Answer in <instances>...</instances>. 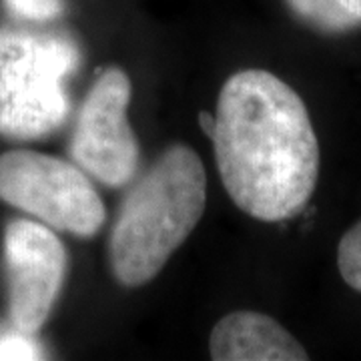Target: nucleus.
Instances as JSON below:
<instances>
[{
	"label": "nucleus",
	"mask_w": 361,
	"mask_h": 361,
	"mask_svg": "<svg viewBox=\"0 0 361 361\" xmlns=\"http://www.w3.org/2000/svg\"><path fill=\"white\" fill-rule=\"evenodd\" d=\"M4 263L13 325L35 336L49 319L65 281V245L49 227L14 219L4 231Z\"/></svg>",
	"instance_id": "obj_6"
},
{
	"label": "nucleus",
	"mask_w": 361,
	"mask_h": 361,
	"mask_svg": "<svg viewBox=\"0 0 361 361\" xmlns=\"http://www.w3.org/2000/svg\"><path fill=\"white\" fill-rule=\"evenodd\" d=\"M80 63L66 37L0 28V135L32 141L68 116L65 80Z\"/></svg>",
	"instance_id": "obj_3"
},
{
	"label": "nucleus",
	"mask_w": 361,
	"mask_h": 361,
	"mask_svg": "<svg viewBox=\"0 0 361 361\" xmlns=\"http://www.w3.org/2000/svg\"><path fill=\"white\" fill-rule=\"evenodd\" d=\"M209 351L215 361H305V348L283 325L257 311H233L215 323Z\"/></svg>",
	"instance_id": "obj_7"
},
{
	"label": "nucleus",
	"mask_w": 361,
	"mask_h": 361,
	"mask_svg": "<svg viewBox=\"0 0 361 361\" xmlns=\"http://www.w3.org/2000/svg\"><path fill=\"white\" fill-rule=\"evenodd\" d=\"M337 267L341 279L361 293V221L341 237L337 247Z\"/></svg>",
	"instance_id": "obj_9"
},
{
	"label": "nucleus",
	"mask_w": 361,
	"mask_h": 361,
	"mask_svg": "<svg viewBox=\"0 0 361 361\" xmlns=\"http://www.w3.org/2000/svg\"><path fill=\"white\" fill-rule=\"evenodd\" d=\"M199 125H201V129L205 133L207 137H211L213 135V129H215V115H211V113H207V111H201L199 113Z\"/></svg>",
	"instance_id": "obj_12"
},
{
	"label": "nucleus",
	"mask_w": 361,
	"mask_h": 361,
	"mask_svg": "<svg viewBox=\"0 0 361 361\" xmlns=\"http://www.w3.org/2000/svg\"><path fill=\"white\" fill-rule=\"evenodd\" d=\"M40 357H42V348L32 334L20 331L18 327L0 334V360H40Z\"/></svg>",
	"instance_id": "obj_10"
},
{
	"label": "nucleus",
	"mask_w": 361,
	"mask_h": 361,
	"mask_svg": "<svg viewBox=\"0 0 361 361\" xmlns=\"http://www.w3.org/2000/svg\"><path fill=\"white\" fill-rule=\"evenodd\" d=\"M8 11L28 20H51L63 13V0H4Z\"/></svg>",
	"instance_id": "obj_11"
},
{
	"label": "nucleus",
	"mask_w": 361,
	"mask_h": 361,
	"mask_svg": "<svg viewBox=\"0 0 361 361\" xmlns=\"http://www.w3.org/2000/svg\"><path fill=\"white\" fill-rule=\"evenodd\" d=\"M207 175L191 147L175 145L125 197L109 241L115 279L125 287L149 283L203 217Z\"/></svg>",
	"instance_id": "obj_2"
},
{
	"label": "nucleus",
	"mask_w": 361,
	"mask_h": 361,
	"mask_svg": "<svg viewBox=\"0 0 361 361\" xmlns=\"http://www.w3.org/2000/svg\"><path fill=\"white\" fill-rule=\"evenodd\" d=\"M301 23L325 35H341L361 26V0H285Z\"/></svg>",
	"instance_id": "obj_8"
},
{
	"label": "nucleus",
	"mask_w": 361,
	"mask_h": 361,
	"mask_svg": "<svg viewBox=\"0 0 361 361\" xmlns=\"http://www.w3.org/2000/svg\"><path fill=\"white\" fill-rule=\"evenodd\" d=\"M0 201L82 239L94 237L106 219L103 201L82 169L26 149L0 155Z\"/></svg>",
	"instance_id": "obj_4"
},
{
	"label": "nucleus",
	"mask_w": 361,
	"mask_h": 361,
	"mask_svg": "<svg viewBox=\"0 0 361 361\" xmlns=\"http://www.w3.org/2000/svg\"><path fill=\"white\" fill-rule=\"evenodd\" d=\"M213 147L233 203L265 223L295 217L319 177V142L307 106L285 80L261 68L227 78Z\"/></svg>",
	"instance_id": "obj_1"
},
{
	"label": "nucleus",
	"mask_w": 361,
	"mask_h": 361,
	"mask_svg": "<svg viewBox=\"0 0 361 361\" xmlns=\"http://www.w3.org/2000/svg\"><path fill=\"white\" fill-rule=\"evenodd\" d=\"M129 101V75L116 66L106 68L78 111L68 147L78 167L109 187L127 185L139 163V142L127 116Z\"/></svg>",
	"instance_id": "obj_5"
}]
</instances>
